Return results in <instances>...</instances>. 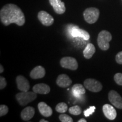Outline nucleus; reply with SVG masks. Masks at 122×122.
Segmentation results:
<instances>
[{
	"instance_id": "nucleus-1",
	"label": "nucleus",
	"mask_w": 122,
	"mask_h": 122,
	"mask_svg": "<svg viewBox=\"0 0 122 122\" xmlns=\"http://www.w3.org/2000/svg\"><path fill=\"white\" fill-rule=\"evenodd\" d=\"M0 19L1 23L6 26L11 23L22 26L25 22L22 10L17 5L13 4H7L2 7L0 11Z\"/></svg>"
},
{
	"instance_id": "nucleus-2",
	"label": "nucleus",
	"mask_w": 122,
	"mask_h": 122,
	"mask_svg": "<svg viewBox=\"0 0 122 122\" xmlns=\"http://www.w3.org/2000/svg\"><path fill=\"white\" fill-rule=\"evenodd\" d=\"M112 40V36L109 31L103 30L99 33L97 38V43L101 49L107 50L110 48L109 42Z\"/></svg>"
},
{
	"instance_id": "nucleus-3",
	"label": "nucleus",
	"mask_w": 122,
	"mask_h": 122,
	"mask_svg": "<svg viewBox=\"0 0 122 122\" xmlns=\"http://www.w3.org/2000/svg\"><path fill=\"white\" fill-rule=\"evenodd\" d=\"M16 100L21 106H25L34 101L37 97V93L34 92H22L15 96Z\"/></svg>"
},
{
	"instance_id": "nucleus-4",
	"label": "nucleus",
	"mask_w": 122,
	"mask_h": 122,
	"mask_svg": "<svg viewBox=\"0 0 122 122\" xmlns=\"http://www.w3.org/2000/svg\"><path fill=\"white\" fill-rule=\"evenodd\" d=\"M85 20L89 24H93L98 19L100 10L96 7H89L85 9L83 13Z\"/></svg>"
},
{
	"instance_id": "nucleus-5",
	"label": "nucleus",
	"mask_w": 122,
	"mask_h": 122,
	"mask_svg": "<svg viewBox=\"0 0 122 122\" xmlns=\"http://www.w3.org/2000/svg\"><path fill=\"white\" fill-rule=\"evenodd\" d=\"M85 88L92 92H98L102 89V85L98 80L94 79H87L84 82Z\"/></svg>"
},
{
	"instance_id": "nucleus-6",
	"label": "nucleus",
	"mask_w": 122,
	"mask_h": 122,
	"mask_svg": "<svg viewBox=\"0 0 122 122\" xmlns=\"http://www.w3.org/2000/svg\"><path fill=\"white\" fill-rule=\"evenodd\" d=\"M61 66L63 68L71 70H76L78 68V63L74 58L66 57L62 58L60 61Z\"/></svg>"
},
{
	"instance_id": "nucleus-7",
	"label": "nucleus",
	"mask_w": 122,
	"mask_h": 122,
	"mask_svg": "<svg viewBox=\"0 0 122 122\" xmlns=\"http://www.w3.org/2000/svg\"><path fill=\"white\" fill-rule=\"evenodd\" d=\"M108 97L111 104L119 109H122V98L118 92L112 90L109 92Z\"/></svg>"
},
{
	"instance_id": "nucleus-8",
	"label": "nucleus",
	"mask_w": 122,
	"mask_h": 122,
	"mask_svg": "<svg viewBox=\"0 0 122 122\" xmlns=\"http://www.w3.org/2000/svg\"><path fill=\"white\" fill-rule=\"evenodd\" d=\"M38 19L45 26H50L54 23V18L51 15L45 11H40L38 13Z\"/></svg>"
},
{
	"instance_id": "nucleus-9",
	"label": "nucleus",
	"mask_w": 122,
	"mask_h": 122,
	"mask_svg": "<svg viewBox=\"0 0 122 122\" xmlns=\"http://www.w3.org/2000/svg\"><path fill=\"white\" fill-rule=\"evenodd\" d=\"M16 82L18 89L21 92H27L30 88V83L23 76L19 75L16 77Z\"/></svg>"
},
{
	"instance_id": "nucleus-10",
	"label": "nucleus",
	"mask_w": 122,
	"mask_h": 122,
	"mask_svg": "<svg viewBox=\"0 0 122 122\" xmlns=\"http://www.w3.org/2000/svg\"><path fill=\"white\" fill-rule=\"evenodd\" d=\"M103 112L105 117L109 120H114L117 117V111L113 106L109 104H105L102 107Z\"/></svg>"
},
{
	"instance_id": "nucleus-11",
	"label": "nucleus",
	"mask_w": 122,
	"mask_h": 122,
	"mask_svg": "<svg viewBox=\"0 0 122 122\" xmlns=\"http://www.w3.org/2000/svg\"><path fill=\"white\" fill-rule=\"evenodd\" d=\"M49 2L54 11L58 14H62L66 11L65 3L61 0H49Z\"/></svg>"
},
{
	"instance_id": "nucleus-12",
	"label": "nucleus",
	"mask_w": 122,
	"mask_h": 122,
	"mask_svg": "<svg viewBox=\"0 0 122 122\" xmlns=\"http://www.w3.org/2000/svg\"><path fill=\"white\" fill-rule=\"evenodd\" d=\"M56 83L59 87L66 88L70 86L72 84V80L66 74H61L58 76Z\"/></svg>"
},
{
	"instance_id": "nucleus-13",
	"label": "nucleus",
	"mask_w": 122,
	"mask_h": 122,
	"mask_svg": "<svg viewBox=\"0 0 122 122\" xmlns=\"http://www.w3.org/2000/svg\"><path fill=\"white\" fill-rule=\"evenodd\" d=\"M45 70L43 67L38 66L30 71V77L33 79H41L45 75Z\"/></svg>"
},
{
	"instance_id": "nucleus-14",
	"label": "nucleus",
	"mask_w": 122,
	"mask_h": 122,
	"mask_svg": "<svg viewBox=\"0 0 122 122\" xmlns=\"http://www.w3.org/2000/svg\"><path fill=\"white\" fill-rule=\"evenodd\" d=\"M38 109L40 114L45 117H49L53 114L51 108L44 102H41L38 104Z\"/></svg>"
},
{
	"instance_id": "nucleus-15",
	"label": "nucleus",
	"mask_w": 122,
	"mask_h": 122,
	"mask_svg": "<svg viewBox=\"0 0 122 122\" xmlns=\"http://www.w3.org/2000/svg\"><path fill=\"white\" fill-rule=\"evenodd\" d=\"M33 91L36 93L46 94H48L50 91V86L46 84L40 83L33 86L32 88Z\"/></svg>"
},
{
	"instance_id": "nucleus-16",
	"label": "nucleus",
	"mask_w": 122,
	"mask_h": 122,
	"mask_svg": "<svg viewBox=\"0 0 122 122\" xmlns=\"http://www.w3.org/2000/svg\"><path fill=\"white\" fill-rule=\"evenodd\" d=\"M35 109L31 106H28L23 110L21 112V118L24 121H28L33 118L35 115Z\"/></svg>"
},
{
	"instance_id": "nucleus-17",
	"label": "nucleus",
	"mask_w": 122,
	"mask_h": 122,
	"mask_svg": "<svg viewBox=\"0 0 122 122\" xmlns=\"http://www.w3.org/2000/svg\"><path fill=\"white\" fill-rule=\"evenodd\" d=\"M71 35L74 37H82L85 40H88L90 38V35L88 32L79 28L77 27H75L72 28V31H71Z\"/></svg>"
},
{
	"instance_id": "nucleus-18",
	"label": "nucleus",
	"mask_w": 122,
	"mask_h": 122,
	"mask_svg": "<svg viewBox=\"0 0 122 122\" xmlns=\"http://www.w3.org/2000/svg\"><path fill=\"white\" fill-rule=\"evenodd\" d=\"M96 52L95 46L92 44H88L83 51V55L86 59H90Z\"/></svg>"
},
{
	"instance_id": "nucleus-19",
	"label": "nucleus",
	"mask_w": 122,
	"mask_h": 122,
	"mask_svg": "<svg viewBox=\"0 0 122 122\" xmlns=\"http://www.w3.org/2000/svg\"><path fill=\"white\" fill-rule=\"evenodd\" d=\"M72 91L75 96L78 97L80 95H83L85 93V89L83 85L80 84H76L73 85Z\"/></svg>"
},
{
	"instance_id": "nucleus-20",
	"label": "nucleus",
	"mask_w": 122,
	"mask_h": 122,
	"mask_svg": "<svg viewBox=\"0 0 122 122\" xmlns=\"http://www.w3.org/2000/svg\"><path fill=\"white\" fill-rule=\"evenodd\" d=\"M68 109L67 105L65 102H61L58 104L56 107V110L60 113L66 112Z\"/></svg>"
},
{
	"instance_id": "nucleus-21",
	"label": "nucleus",
	"mask_w": 122,
	"mask_h": 122,
	"mask_svg": "<svg viewBox=\"0 0 122 122\" xmlns=\"http://www.w3.org/2000/svg\"><path fill=\"white\" fill-rule=\"evenodd\" d=\"M69 112L74 115H79L81 113V109L80 106H72L69 109Z\"/></svg>"
},
{
	"instance_id": "nucleus-22",
	"label": "nucleus",
	"mask_w": 122,
	"mask_h": 122,
	"mask_svg": "<svg viewBox=\"0 0 122 122\" xmlns=\"http://www.w3.org/2000/svg\"><path fill=\"white\" fill-rule=\"evenodd\" d=\"M59 119L62 122H72L74 121L71 117L65 114H61L59 115Z\"/></svg>"
},
{
	"instance_id": "nucleus-23",
	"label": "nucleus",
	"mask_w": 122,
	"mask_h": 122,
	"mask_svg": "<svg viewBox=\"0 0 122 122\" xmlns=\"http://www.w3.org/2000/svg\"><path fill=\"white\" fill-rule=\"evenodd\" d=\"M114 81L115 83L119 85L122 86V73H117L114 75Z\"/></svg>"
},
{
	"instance_id": "nucleus-24",
	"label": "nucleus",
	"mask_w": 122,
	"mask_h": 122,
	"mask_svg": "<svg viewBox=\"0 0 122 122\" xmlns=\"http://www.w3.org/2000/svg\"><path fill=\"white\" fill-rule=\"evenodd\" d=\"M8 107L5 105H1L0 106V117H2L8 113Z\"/></svg>"
},
{
	"instance_id": "nucleus-25",
	"label": "nucleus",
	"mask_w": 122,
	"mask_h": 122,
	"mask_svg": "<svg viewBox=\"0 0 122 122\" xmlns=\"http://www.w3.org/2000/svg\"><path fill=\"white\" fill-rule=\"evenodd\" d=\"M96 107L95 106H91L89 109H86V110L84 111V114L85 117H89L91 114H92L95 111Z\"/></svg>"
},
{
	"instance_id": "nucleus-26",
	"label": "nucleus",
	"mask_w": 122,
	"mask_h": 122,
	"mask_svg": "<svg viewBox=\"0 0 122 122\" xmlns=\"http://www.w3.org/2000/svg\"><path fill=\"white\" fill-rule=\"evenodd\" d=\"M7 82L4 77L1 76L0 77V89H3L6 86Z\"/></svg>"
},
{
	"instance_id": "nucleus-27",
	"label": "nucleus",
	"mask_w": 122,
	"mask_h": 122,
	"mask_svg": "<svg viewBox=\"0 0 122 122\" xmlns=\"http://www.w3.org/2000/svg\"><path fill=\"white\" fill-rule=\"evenodd\" d=\"M115 60L116 62L118 64L122 65V51L119 52L118 54L116 55Z\"/></svg>"
},
{
	"instance_id": "nucleus-28",
	"label": "nucleus",
	"mask_w": 122,
	"mask_h": 122,
	"mask_svg": "<svg viewBox=\"0 0 122 122\" xmlns=\"http://www.w3.org/2000/svg\"><path fill=\"white\" fill-rule=\"evenodd\" d=\"M4 67H3L2 65H0V73H1V74H2V73L4 72Z\"/></svg>"
},
{
	"instance_id": "nucleus-29",
	"label": "nucleus",
	"mask_w": 122,
	"mask_h": 122,
	"mask_svg": "<svg viewBox=\"0 0 122 122\" xmlns=\"http://www.w3.org/2000/svg\"><path fill=\"white\" fill-rule=\"evenodd\" d=\"M78 122H86V120L84 119H80V120H78Z\"/></svg>"
},
{
	"instance_id": "nucleus-30",
	"label": "nucleus",
	"mask_w": 122,
	"mask_h": 122,
	"mask_svg": "<svg viewBox=\"0 0 122 122\" xmlns=\"http://www.w3.org/2000/svg\"><path fill=\"white\" fill-rule=\"evenodd\" d=\"M40 122H48V120H45L44 119H41L40 120Z\"/></svg>"
}]
</instances>
